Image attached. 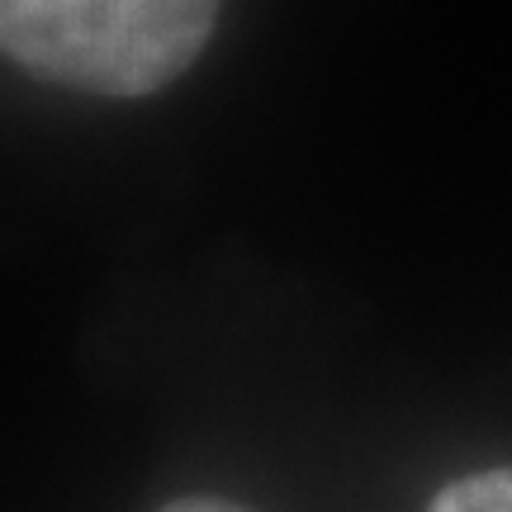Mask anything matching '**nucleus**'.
I'll return each mask as SVG.
<instances>
[{
    "label": "nucleus",
    "mask_w": 512,
    "mask_h": 512,
    "mask_svg": "<svg viewBox=\"0 0 512 512\" xmlns=\"http://www.w3.org/2000/svg\"><path fill=\"white\" fill-rule=\"evenodd\" d=\"M219 0H0V48L48 86L138 100L204 53Z\"/></svg>",
    "instance_id": "obj_1"
},
{
    "label": "nucleus",
    "mask_w": 512,
    "mask_h": 512,
    "mask_svg": "<svg viewBox=\"0 0 512 512\" xmlns=\"http://www.w3.org/2000/svg\"><path fill=\"white\" fill-rule=\"evenodd\" d=\"M427 512H512V470H479V475L451 479L446 489H437Z\"/></svg>",
    "instance_id": "obj_2"
},
{
    "label": "nucleus",
    "mask_w": 512,
    "mask_h": 512,
    "mask_svg": "<svg viewBox=\"0 0 512 512\" xmlns=\"http://www.w3.org/2000/svg\"><path fill=\"white\" fill-rule=\"evenodd\" d=\"M157 512H252V508H242V503H233V498L195 494V498H176V503H166V508H157Z\"/></svg>",
    "instance_id": "obj_3"
}]
</instances>
